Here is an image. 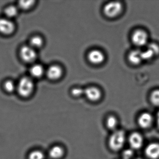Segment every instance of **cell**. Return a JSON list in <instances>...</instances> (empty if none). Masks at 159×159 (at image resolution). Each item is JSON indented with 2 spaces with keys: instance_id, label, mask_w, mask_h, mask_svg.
I'll return each mask as SVG.
<instances>
[{
  "instance_id": "6da1fadb",
  "label": "cell",
  "mask_w": 159,
  "mask_h": 159,
  "mask_svg": "<svg viewBox=\"0 0 159 159\" xmlns=\"http://www.w3.org/2000/svg\"><path fill=\"white\" fill-rule=\"evenodd\" d=\"M34 84L33 80L29 77L22 78L16 86L18 93L23 97L30 96L34 90Z\"/></svg>"
},
{
  "instance_id": "7a4b0ae2",
  "label": "cell",
  "mask_w": 159,
  "mask_h": 159,
  "mask_svg": "<svg viewBox=\"0 0 159 159\" xmlns=\"http://www.w3.org/2000/svg\"><path fill=\"white\" fill-rule=\"evenodd\" d=\"M125 139V134L123 131H115L110 138L109 140L110 147L113 150H119L123 147Z\"/></svg>"
},
{
  "instance_id": "3957f363",
  "label": "cell",
  "mask_w": 159,
  "mask_h": 159,
  "mask_svg": "<svg viewBox=\"0 0 159 159\" xmlns=\"http://www.w3.org/2000/svg\"><path fill=\"white\" fill-rule=\"evenodd\" d=\"M122 5L119 2H111L107 3L104 8L105 15L110 18L119 16L122 11Z\"/></svg>"
},
{
  "instance_id": "277c9868",
  "label": "cell",
  "mask_w": 159,
  "mask_h": 159,
  "mask_svg": "<svg viewBox=\"0 0 159 159\" xmlns=\"http://www.w3.org/2000/svg\"><path fill=\"white\" fill-rule=\"evenodd\" d=\"M132 40L133 43L136 46H144L148 43V34L144 30H137L133 33Z\"/></svg>"
},
{
  "instance_id": "5b68a950",
  "label": "cell",
  "mask_w": 159,
  "mask_h": 159,
  "mask_svg": "<svg viewBox=\"0 0 159 159\" xmlns=\"http://www.w3.org/2000/svg\"><path fill=\"white\" fill-rule=\"evenodd\" d=\"M36 50L30 46H24L20 50V56L22 59L28 63L33 62L37 57Z\"/></svg>"
},
{
  "instance_id": "8992f818",
  "label": "cell",
  "mask_w": 159,
  "mask_h": 159,
  "mask_svg": "<svg viewBox=\"0 0 159 159\" xmlns=\"http://www.w3.org/2000/svg\"><path fill=\"white\" fill-rule=\"evenodd\" d=\"M14 24L9 18H0V33L9 35L15 30Z\"/></svg>"
},
{
  "instance_id": "52a82bcc",
  "label": "cell",
  "mask_w": 159,
  "mask_h": 159,
  "mask_svg": "<svg viewBox=\"0 0 159 159\" xmlns=\"http://www.w3.org/2000/svg\"><path fill=\"white\" fill-rule=\"evenodd\" d=\"M88 59L91 63L95 65H98L104 62L105 56L99 50H92L88 54Z\"/></svg>"
},
{
  "instance_id": "ba28073f",
  "label": "cell",
  "mask_w": 159,
  "mask_h": 159,
  "mask_svg": "<svg viewBox=\"0 0 159 159\" xmlns=\"http://www.w3.org/2000/svg\"><path fill=\"white\" fill-rule=\"evenodd\" d=\"M145 153L146 155L151 159H158L159 158V144L152 143L148 145Z\"/></svg>"
},
{
  "instance_id": "9c48e42d",
  "label": "cell",
  "mask_w": 159,
  "mask_h": 159,
  "mask_svg": "<svg viewBox=\"0 0 159 159\" xmlns=\"http://www.w3.org/2000/svg\"><path fill=\"white\" fill-rule=\"evenodd\" d=\"M143 142V138L139 133H133L129 137V144L131 148L134 149L140 148L142 146Z\"/></svg>"
},
{
  "instance_id": "30bf717a",
  "label": "cell",
  "mask_w": 159,
  "mask_h": 159,
  "mask_svg": "<svg viewBox=\"0 0 159 159\" xmlns=\"http://www.w3.org/2000/svg\"><path fill=\"white\" fill-rule=\"evenodd\" d=\"M84 94L89 100L96 101L100 99L101 93L99 89L95 87H88L84 90Z\"/></svg>"
},
{
  "instance_id": "8fae6325",
  "label": "cell",
  "mask_w": 159,
  "mask_h": 159,
  "mask_svg": "<svg viewBox=\"0 0 159 159\" xmlns=\"http://www.w3.org/2000/svg\"><path fill=\"white\" fill-rule=\"evenodd\" d=\"M46 73L50 80H57L61 78L63 74V70L59 66L53 65L48 69Z\"/></svg>"
},
{
  "instance_id": "7c38bea8",
  "label": "cell",
  "mask_w": 159,
  "mask_h": 159,
  "mask_svg": "<svg viewBox=\"0 0 159 159\" xmlns=\"http://www.w3.org/2000/svg\"><path fill=\"white\" fill-rule=\"evenodd\" d=\"M152 122V116L148 112H144L139 117L138 124L141 128H148L151 125Z\"/></svg>"
},
{
  "instance_id": "4fadbf2b",
  "label": "cell",
  "mask_w": 159,
  "mask_h": 159,
  "mask_svg": "<svg viewBox=\"0 0 159 159\" xmlns=\"http://www.w3.org/2000/svg\"><path fill=\"white\" fill-rule=\"evenodd\" d=\"M64 150L61 146L56 145L52 147L48 152L49 157L52 159H59L63 156Z\"/></svg>"
},
{
  "instance_id": "5bb4252c",
  "label": "cell",
  "mask_w": 159,
  "mask_h": 159,
  "mask_svg": "<svg viewBox=\"0 0 159 159\" xmlns=\"http://www.w3.org/2000/svg\"><path fill=\"white\" fill-rule=\"evenodd\" d=\"M128 59L132 64L138 65L142 61L141 51L138 50L132 51L128 55Z\"/></svg>"
},
{
  "instance_id": "9a60e30c",
  "label": "cell",
  "mask_w": 159,
  "mask_h": 159,
  "mask_svg": "<svg viewBox=\"0 0 159 159\" xmlns=\"http://www.w3.org/2000/svg\"><path fill=\"white\" fill-rule=\"evenodd\" d=\"M44 69L41 65L36 64L33 65L30 69V73L33 78H39L41 77L44 73Z\"/></svg>"
},
{
  "instance_id": "2e32d148",
  "label": "cell",
  "mask_w": 159,
  "mask_h": 159,
  "mask_svg": "<svg viewBox=\"0 0 159 159\" xmlns=\"http://www.w3.org/2000/svg\"><path fill=\"white\" fill-rule=\"evenodd\" d=\"M30 46L36 50L39 48L43 44V40L41 37L39 36H35L31 38L30 42Z\"/></svg>"
},
{
  "instance_id": "e0dca14e",
  "label": "cell",
  "mask_w": 159,
  "mask_h": 159,
  "mask_svg": "<svg viewBox=\"0 0 159 159\" xmlns=\"http://www.w3.org/2000/svg\"><path fill=\"white\" fill-rule=\"evenodd\" d=\"M5 13L8 18H13L18 14V9L15 6H10L6 8Z\"/></svg>"
},
{
  "instance_id": "ac0fdd59",
  "label": "cell",
  "mask_w": 159,
  "mask_h": 159,
  "mask_svg": "<svg viewBox=\"0 0 159 159\" xmlns=\"http://www.w3.org/2000/svg\"><path fill=\"white\" fill-rule=\"evenodd\" d=\"M45 155L42 151L36 150L30 152L28 159H45Z\"/></svg>"
},
{
  "instance_id": "d6986e66",
  "label": "cell",
  "mask_w": 159,
  "mask_h": 159,
  "mask_svg": "<svg viewBox=\"0 0 159 159\" xmlns=\"http://www.w3.org/2000/svg\"><path fill=\"white\" fill-rule=\"evenodd\" d=\"M34 1H21L19 2L18 7L24 10H28L32 7L34 4Z\"/></svg>"
},
{
  "instance_id": "ffe728a7",
  "label": "cell",
  "mask_w": 159,
  "mask_h": 159,
  "mask_svg": "<svg viewBox=\"0 0 159 159\" xmlns=\"http://www.w3.org/2000/svg\"><path fill=\"white\" fill-rule=\"evenodd\" d=\"M152 103L154 106L159 107V90H154L150 96Z\"/></svg>"
},
{
  "instance_id": "44dd1931",
  "label": "cell",
  "mask_w": 159,
  "mask_h": 159,
  "mask_svg": "<svg viewBox=\"0 0 159 159\" xmlns=\"http://www.w3.org/2000/svg\"><path fill=\"white\" fill-rule=\"evenodd\" d=\"M142 60H148L152 58L155 56L154 53L149 48H147V50L144 51H141Z\"/></svg>"
},
{
  "instance_id": "7402d4cb",
  "label": "cell",
  "mask_w": 159,
  "mask_h": 159,
  "mask_svg": "<svg viewBox=\"0 0 159 159\" xmlns=\"http://www.w3.org/2000/svg\"><path fill=\"white\" fill-rule=\"evenodd\" d=\"M107 125L109 129H113L116 127L117 125V120L114 116H110L107 120Z\"/></svg>"
},
{
  "instance_id": "603a6c76",
  "label": "cell",
  "mask_w": 159,
  "mask_h": 159,
  "mask_svg": "<svg viewBox=\"0 0 159 159\" xmlns=\"http://www.w3.org/2000/svg\"><path fill=\"white\" fill-rule=\"evenodd\" d=\"M4 88L8 93H12L16 89V86L13 82L8 80L4 83Z\"/></svg>"
},
{
  "instance_id": "cb8c5ba5",
  "label": "cell",
  "mask_w": 159,
  "mask_h": 159,
  "mask_svg": "<svg viewBox=\"0 0 159 159\" xmlns=\"http://www.w3.org/2000/svg\"><path fill=\"white\" fill-rule=\"evenodd\" d=\"M71 93L74 96L80 97L84 94V90L80 88H75L72 89Z\"/></svg>"
},
{
  "instance_id": "d4e9b609",
  "label": "cell",
  "mask_w": 159,
  "mask_h": 159,
  "mask_svg": "<svg viewBox=\"0 0 159 159\" xmlns=\"http://www.w3.org/2000/svg\"><path fill=\"white\" fill-rule=\"evenodd\" d=\"M134 152L131 149H127L124 151L122 155L124 159H129L133 156Z\"/></svg>"
},
{
  "instance_id": "484cf974",
  "label": "cell",
  "mask_w": 159,
  "mask_h": 159,
  "mask_svg": "<svg viewBox=\"0 0 159 159\" xmlns=\"http://www.w3.org/2000/svg\"><path fill=\"white\" fill-rule=\"evenodd\" d=\"M148 48H149L152 51L155 56L159 54V46L155 43H150L148 45Z\"/></svg>"
},
{
  "instance_id": "4316f807",
  "label": "cell",
  "mask_w": 159,
  "mask_h": 159,
  "mask_svg": "<svg viewBox=\"0 0 159 159\" xmlns=\"http://www.w3.org/2000/svg\"><path fill=\"white\" fill-rule=\"evenodd\" d=\"M157 125H158V127L159 128V111L157 115Z\"/></svg>"
},
{
  "instance_id": "83f0119b",
  "label": "cell",
  "mask_w": 159,
  "mask_h": 159,
  "mask_svg": "<svg viewBox=\"0 0 159 159\" xmlns=\"http://www.w3.org/2000/svg\"></svg>"
}]
</instances>
